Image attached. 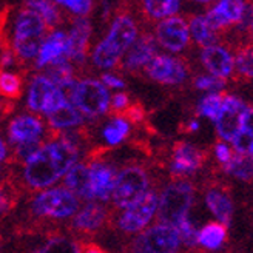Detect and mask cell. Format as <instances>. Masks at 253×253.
Instances as JSON below:
<instances>
[{
  "label": "cell",
  "mask_w": 253,
  "mask_h": 253,
  "mask_svg": "<svg viewBox=\"0 0 253 253\" xmlns=\"http://www.w3.org/2000/svg\"><path fill=\"white\" fill-rule=\"evenodd\" d=\"M236 68L238 74L243 76L246 79H252L253 76V54L252 48L246 46L243 49H239L236 59H233V70Z\"/></svg>",
  "instance_id": "d590c367"
},
{
  "label": "cell",
  "mask_w": 253,
  "mask_h": 253,
  "mask_svg": "<svg viewBox=\"0 0 253 253\" xmlns=\"http://www.w3.org/2000/svg\"><path fill=\"white\" fill-rule=\"evenodd\" d=\"M0 94L9 99H17L22 94V81L17 74L0 71Z\"/></svg>",
  "instance_id": "e575fe53"
},
{
  "label": "cell",
  "mask_w": 253,
  "mask_h": 253,
  "mask_svg": "<svg viewBox=\"0 0 253 253\" xmlns=\"http://www.w3.org/2000/svg\"><path fill=\"white\" fill-rule=\"evenodd\" d=\"M179 246V235L174 227L156 224L134 239L131 253H176Z\"/></svg>",
  "instance_id": "52a82bcc"
},
{
  "label": "cell",
  "mask_w": 253,
  "mask_h": 253,
  "mask_svg": "<svg viewBox=\"0 0 253 253\" xmlns=\"http://www.w3.org/2000/svg\"><path fill=\"white\" fill-rule=\"evenodd\" d=\"M8 134L16 145L39 142L43 134V124L34 116H17L9 122Z\"/></svg>",
  "instance_id": "9a60e30c"
},
{
  "label": "cell",
  "mask_w": 253,
  "mask_h": 253,
  "mask_svg": "<svg viewBox=\"0 0 253 253\" xmlns=\"http://www.w3.org/2000/svg\"><path fill=\"white\" fill-rule=\"evenodd\" d=\"M156 210H158V196L155 192H150L148 190L141 199L124 210L122 216L119 218V227L124 232L128 233L141 232L153 219Z\"/></svg>",
  "instance_id": "9c48e42d"
},
{
  "label": "cell",
  "mask_w": 253,
  "mask_h": 253,
  "mask_svg": "<svg viewBox=\"0 0 253 253\" xmlns=\"http://www.w3.org/2000/svg\"><path fill=\"white\" fill-rule=\"evenodd\" d=\"M156 56V41L151 34H144L136 39L126 49L124 67L126 70H137L145 67Z\"/></svg>",
  "instance_id": "d6986e66"
},
{
  "label": "cell",
  "mask_w": 253,
  "mask_h": 253,
  "mask_svg": "<svg viewBox=\"0 0 253 253\" xmlns=\"http://www.w3.org/2000/svg\"><path fill=\"white\" fill-rule=\"evenodd\" d=\"M67 49H68L67 34L63 31H54L41 45L39 53L36 56V67L43 68L46 65H59V63L68 62Z\"/></svg>",
  "instance_id": "5bb4252c"
},
{
  "label": "cell",
  "mask_w": 253,
  "mask_h": 253,
  "mask_svg": "<svg viewBox=\"0 0 253 253\" xmlns=\"http://www.w3.org/2000/svg\"><path fill=\"white\" fill-rule=\"evenodd\" d=\"M199 128V122L198 121H192L188 124V131H196Z\"/></svg>",
  "instance_id": "bcb514c9"
},
{
  "label": "cell",
  "mask_w": 253,
  "mask_h": 253,
  "mask_svg": "<svg viewBox=\"0 0 253 253\" xmlns=\"http://www.w3.org/2000/svg\"><path fill=\"white\" fill-rule=\"evenodd\" d=\"M156 37L158 42L169 51H182L190 41L188 25L182 17L178 16L164 19L156 27Z\"/></svg>",
  "instance_id": "4fadbf2b"
},
{
  "label": "cell",
  "mask_w": 253,
  "mask_h": 253,
  "mask_svg": "<svg viewBox=\"0 0 253 253\" xmlns=\"http://www.w3.org/2000/svg\"><path fill=\"white\" fill-rule=\"evenodd\" d=\"M252 116V108L241 99L225 94L222 96V108L216 118V130L222 141H230L243 128L244 122Z\"/></svg>",
  "instance_id": "ba28073f"
},
{
  "label": "cell",
  "mask_w": 253,
  "mask_h": 253,
  "mask_svg": "<svg viewBox=\"0 0 253 253\" xmlns=\"http://www.w3.org/2000/svg\"><path fill=\"white\" fill-rule=\"evenodd\" d=\"M65 185L74 196L78 195L86 201L93 199L90 187V169L86 164H74L65 174Z\"/></svg>",
  "instance_id": "44dd1931"
},
{
  "label": "cell",
  "mask_w": 253,
  "mask_h": 253,
  "mask_svg": "<svg viewBox=\"0 0 253 253\" xmlns=\"http://www.w3.org/2000/svg\"><path fill=\"white\" fill-rule=\"evenodd\" d=\"M67 97L63 96V93L46 76H36L30 85L28 107L33 111L48 115L49 111H53Z\"/></svg>",
  "instance_id": "30bf717a"
},
{
  "label": "cell",
  "mask_w": 253,
  "mask_h": 253,
  "mask_svg": "<svg viewBox=\"0 0 253 253\" xmlns=\"http://www.w3.org/2000/svg\"><path fill=\"white\" fill-rule=\"evenodd\" d=\"M48 122L56 130H67L71 126H78L84 122V116L78 111L68 99H65L53 111L48 113Z\"/></svg>",
  "instance_id": "7402d4cb"
},
{
  "label": "cell",
  "mask_w": 253,
  "mask_h": 253,
  "mask_svg": "<svg viewBox=\"0 0 253 253\" xmlns=\"http://www.w3.org/2000/svg\"><path fill=\"white\" fill-rule=\"evenodd\" d=\"M249 6L241 2V0H222L218 5L213 6V11L227 23H241L244 14L247 12Z\"/></svg>",
  "instance_id": "484cf974"
},
{
  "label": "cell",
  "mask_w": 253,
  "mask_h": 253,
  "mask_svg": "<svg viewBox=\"0 0 253 253\" xmlns=\"http://www.w3.org/2000/svg\"><path fill=\"white\" fill-rule=\"evenodd\" d=\"M232 144L238 155L250 156L253 155V128H252V116L244 122L243 128L232 139Z\"/></svg>",
  "instance_id": "f546056e"
},
{
  "label": "cell",
  "mask_w": 253,
  "mask_h": 253,
  "mask_svg": "<svg viewBox=\"0 0 253 253\" xmlns=\"http://www.w3.org/2000/svg\"><path fill=\"white\" fill-rule=\"evenodd\" d=\"M45 30L46 27L41 16L25 6L14 22L12 53H16L23 60L36 57L45 41Z\"/></svg>",
  "instance_id": "7a4b0ae2"
},
{
  "label": "cell",
  "mask_w": 253,
  "mask_h": 253,
  "mask_svg": "<svg viewBox=\"0 0 253 253\" xmlns=\"http://www.w3.org/2000/svg\"><path fill=\"white\" fill-rule=\"evenodd\" d=\"M130 133V124L128 121H126L125 118H115L113 119L104 130V137L105 141L111 145H118L121 144L124 139L128 136Z\"/></svg>",
  "instance_id": "1f68e13d"
},
{
  "label": "cell",
  "mask_w": 253,
  "mask_h": 253,
  "mask_svg": "<svg viewBox=\"0 0 253 253\" xmlns=\"http://www.w3.org/2000/svg\"><path fill=\"white\" fill-rule=\"evenodd\" d=\"M110 105H113V108H115L116 111H125L126 108L130 107V99L128 96H126L125 93H118L113 96V100H110Z\"/></svg>",
  "instance_id": "60d3db41"
},
{
  "label": "cell",
  "mask_w": 253,
  "mask_h": 253,
  "mask_svg": "<svg viewBox=\"0 0 253 253\" xmlns=\"http://www.w3.org/2000/svg\"><path fill=\"white\" fill-rule=\"evenodd\" d=\"M224 170L229 174H233V176H236V178L243 179V181H250L252 179V171H253L252 158L233 153L230 162L227 164V166H224Z\"/></svg>",
  "instance_id": "4dcf8cb0"
},
{
  "label": "cell",
  "mask_w": 253,
  "mask_h": 253,
  "mask_svg": "<svg viewBox=\"0 0 253 253\" xmlns=\"http://www.w3.org/2000/svg\"><path fill=\"white\" fill-rule=\"evenodd\" d=\"M225 85V81L218 79V78H213V76H198L195 79V86L199 88V90H204V91H211V93H218L221 91Z\"/></svg>",
  "instance_id": "74e56055"
},
{
  "label": "cell",
  "mask_w": 253,
  "mask_h": 253,
  "mask_svg": "<svg viewBox=\"0 0 253 253\" xmlns=\"http://www.w3.org/2000/svg\"><path fill=\"white\" fill-rule=\"evenodd\" d=\"M102 84L105 88L108 86V88H125V84H124V81L122 79H119L118 76H115V74H104L102 76Z\"/></svg>",
  "instance_id": "b9f144b4"
},
{
  "label": "cell",
  "mask_w": 253,
  "mask_h": 253,
  "mask_svg": "<svg viewBox=\"0 0 253 253\" xmlns=\"http://www.w3.org/2000/svg\"><path fill=\"white\" fill-rule=\"evenodd\" d=\"M188 33L204 48L213 46L216 43V33L210 28V25L207 23L204 16H196L192 19V22L188 25Z\"/></svg>",
  "instance_id": "4316f807"
},
{
  "label": "cell",
  "mask_w": 253,
  "mask_h": 253,
  "mask_svg": "<svg viewBox=\"0 0 253 253\" xmlns=\"http://www.w3.org/2000/svg\"><path fill=\"white\" fill-rule=\"evenodd\" d=\"M57 5L70 9L76 16H88L93 8V2H88V0H59Z\"/></svg>",
  "instance_id": "f35d334b"
},
{
  "label": "cell",
  "mask_w": 253,
  "mask_h": 253,
  "mask_svg": "<svg viewBox=\"0 0 253 253\" xmlns=\"http://www.w3.org/2000/svg\"><path fill=\"white\" fill-rule=\"evenodd\" d=\"M105 218H107L105 209L100 204H96V202H90V204H86L84 209H81L76 213L73 224L78 230L94 232L104 225Z\"/></svg>",
  "instance_id": "603a6c76"
},
{
  "label": "cell",
  "mask_w": 253,
  "mask_h": 253,
  "mask_svg": "<svg viewBox=\"0 0 253 253\" xmlns=\"http://www.w3.org/2000/svg\"><path fill=\"white\" fill-rule=\"evenodd\" d=\"M14 63V53L9 51V49H5L0 56V65L2 67H11Z\"/></svg>",
  "instance_id": "ee69618b"
},
{
  "label": "cell",
  "mask_w": 253,
  "mask_h": 253,
  "mask_svg": "<svg viewBox=\"0 0 253 253\" xmlns=\"http://www.w3.org/2000/svg\"><path fill=\"white\" fill-rule=\"evenodd\" d=\"M79 209V201L70 190L56 187L39 193L33 201V211L37 216L63 219L70 218Z\"/></svg>",
  "instance_id": "5b68a950"
},
{
  "label": "cell",
  "mask_w": 253,
  "mask_h": 253,
  "mask_svg": "<svg viewBox=\"0 0 253 253\" xmlns=\"http://www.w3.org/2000/svg\"><path fill=\"white\" fill-rule=\"evenodd\" d=\"M202 65H204L210 76L218 79H227L233 73V57L227 51L225 48L213 45L209 48H204L201 54Z\"/></svg>",
  "instance_id": "e0dca14e"
},
{
  "label": "cell",
  "mask_w": 253,
  "mask_h": 253,
  "mask_svg": "<svg viewBox=\"0 0 253 253\" xmlns=\"http://www.w3.org/2000/svg\"><path fill=\"white\" fill-rule=\"evenodd\" d=\"M25 5H27V8L33 9L34 12H37V14L41 16V19L45 23V27H54V25H57L60 20L59 9L54 3L45 2V0H30V2H27Z\"/></svg>",
  "instance_id": "f1b7e54d"
},
{
  "label": "cell",
  "mask_w": 253,
  "mask_h": 253,
  "mask_svg": "<svg viewBox=\"0 0 253 253\" xmlns=\"http://www.w3.org/2000/svg\"><path fill=\"white\" fill-rule=\"evenodd\" d=\"M145 73L150 79L166 85H178L182 84L187 78L185 65L179 60L170 56H155L147 65Z\"/></svg>",
  "instance_id": "7c38bea8"
},
{
  "label": "cell",
  "mask_w": 253,
  "mask_h": 253,
  "mask_svg": "<svg viewBox=\"0 0 253 253\" xmlns=\"http://www.w3.org/2000/svg\"><path fill=\"white\" fill-rule=\"evenodd\" d=\"M179 5L176 0H147L144 2V9L150 17L164 20V17H173L178 12Z\"/></svg>",
  "instance_id": "83f0119b"
},
{
  "label": "cell",
  "mask_w": 253,
  "mask_h": 253,
  "mask_svg": "<svg viewBox=\"0 0 253 253\" xmlns=\"http://www.w3.org/2000/svg\"><path fill=\"white\" fill-rule=\"evenodd\" d=\"M90 34H91V23L85 17H78L73 23V28L68 37V49H67V57L84 62L86 57L88 45H90Z\"/></svg>",
  "instance_id": "ac0fdd59"
},
{
  "label": "cell",
  "mask_w": 253,
  "mask_h": 253,
  "mask_svg": "<svg viewBox=\"0 0 253 253\" xmlns=\"http://www.w3.org/2000/svg\"><path fill=\"white\" fill-rule=\"evenodd\" d=\"M78 158L79 148L70 136L48 142L41 145L28 161H25L23 178L33 188L49 187L78 164Z\"/></svg>",
  "instance_id": "6da1fadb"
},
{
  "label": "cell",
  "mask_w": 253,
  "mask_h": 253,
  "mask_svg": "<svg viewBox=\"0 0 253 253\" xmlns=\"http://www.w3.org/2000/svg\"><path fill=\"white\" fill-rule=\"evenodd\" d=\"M225 236V225H222L221 222H210L202 227L201 232H198V244L209 250H216L224 244Z\"/></svg>",
  "instance_id": "d4e9b609"
},
{
  "label": "cell",
  "mask_w": 253,
  "mask_h": 253,
  "mask_svg": "<svg viewBox=\"0 0 253 253\" xmlns=\"http://www.w3.org/2000/svg\"><path fill=\"white\" fill-rule=\"evenodd\" d=\"M193 204V187L185 181L171 182L164 188L158 199L159 224L176 227L181 221L188 218L187 214Z\"/></svg>",
  "instance_id": "3957f363"
},
{
  "label": "cell",
  "mask_w": 253,
  "mask_h": 253,
  "mask_svg": "<svg viewBox=\"0 0 253 253\" xmlns=\"http://www.w3.org/2000/svg\"><path fill=\"white\" fill-rule=\"evenodd\" d=\"M222 108V94L219 93H210L207 96H204L199 100L198 105V113L199 116H204L207 119L216 121V118L219 116Z\"/></svg>",
  "instance_id": "d6a6232c"
},
{
  "label": "cell",
  "mask_w": 253,
  "mask_h": 253,
  "mask_svg": "<svg viewBox=\"0 0 253 253\" xmlns=\"http://www.w3.org/2000/svg\"><path fill=\"white\" fill-rule=\"evenodd\" d=\"M85 253H104L102 250H100L99 247H94V246H90L85 249Z\"/></svg>",
  "instance_id": "7dc6e473"
},
{
  "label": "cell",
  "mask_w": 253,
  "mask_h": 253,
  "mask_svg": "<svg viewBox=\"0 0 253 253\" xmlns=\"http://www.w3.org/2000/svg\"><path fill=\"white\" fill-rule=\"evenodd\" d=\"M9 207H11V199L5 190L0 187V213H5Z\"/></svg>",
  "instance_id": "7bdbcfd3"
},
{
  "label": "cell",
  "mask_w": 253,
  "mask_h": 253,
  "mask_svg": "<svg viewBox=\"0 0 253 253\" xmlns=\"http://www.w3.org/2000/svg\"><path fill=\"white\" fill-rule=\"evenodd\" d=\"M90 169V187L93 199L108 201L115 188L118 171L105 162H94Z\"/></svg>",
  "instance_id": "2e32d148"
},
{
  "label": "cell",
  "mask_w": 253,
  "mask_h": 253,
  "mask_svg": "<svg viewBox=\"0 0 253 253\" xmlns=\"http://www.w3.org/2000/svg\"><path fill=\"white\" fill-rule=\"evenodd\" d=\"M137 28L136 23L128 14H119L113 20L111 28L107 34V37L102 41V43L121 59V56L131 46V43L136 41Z\"/></svg>",
  "instance_id": "8fae6325"
},
{
  "label": "cell",
  "mask_w": 253,
  "mask_h": 253,
  "mask_svg": "<svg viewBox=\"0 0 253 253\" xmlns=\"http://www.w3.org/2000/svg\"><path fill=\"white\" fill-rule=\"evenodd\" d=\"M148 192V174L144 169L131 166L121 170L116 176L111 198L116 207L126 209Z\"/></svg>",
  "instance_id": "8992f818"
},
{
  "label": "cell",
  "mask_w": 253,
  "mask_h": 253,
  "mask_svg": "<svg viewBox=\"0 0 253 253\" xmlns=\"http://www.w3.org/2000/svg\"><path fill=\"white\" fill-rule=\"evenodd\" d=\"M70 102L78 111L88 118H99L110 107L108 90L96 79H84L76 82Z\"/></svg>",
  "instance_id": "277c9868"
},
{
  "label": "cell",
  "mask_w": 253,
  "mask_h": 253,
  "mask_svg": "<svg viewBox=\"0 0 253 253\" xmlns=\"http://www.w3.org/2000/svg\"><path fill=\"white\" fill-rule=\"evenodd\" d=\"M202 166V153L193 145L179 142L174 145L170 170L173 174L195 173Z\"/></svg>",
  "instance_id": "ffe728a7"
},
{
  "label": "cell",
  "mask_w": 253,
  "mask_h": 253,
  "mask_svg": "<svg viewBox=\"0 0 253 253\" xmlns=\"http://www.w3.org/2000/svg\"><path fill=\"white\" fill-rule=\"evenodd\" d=\"M209 210L216 216L222 225H229L233 216V206L230 198L218 188H210L206 195Z\"/></svg>",
  "instance_id": "cb8c5ba5"
},
{
  "label": "cell",
  "mask_w": 253,
  "mask_h": 253,
  "mask_svg": "<svg viewBox=\"0 0 253 253\" xmlns=\"http://www.w3.org/2000/svg\"><path fill=\"white\" fill-rule=\"evenodd\" d=\"M6 158V145L3 144V141L0 139V162Z\"/></svg>",
  "instance_id": "f6af8a7d"
},
{
  "label": "cell",
  "mask_w": 253,
  "mask_h": 253,
  "mask_svg": "<svg viewBox=\"0 0 253 253\" xmlns=\"http://www.w3.org/2000/svg\"><path fill=\"white\" fill-rule=\"evenodd\" d=\"M214 155H216L218 161L222 164V167H224L230 162V159L233 156V151L225 142H218L216 145H214Z\"/></svg>",
  "instance_id": "ab89813d"
},
{
  "label": "cell",
  "mask_w": 253,
  "mask_h": 253,
  "mask_svg": "<svg viewBox=\"0 0 253 253\" xmlns=\"http://www.w3.org/2000/svg\"><path fill=\"white\" fill-rule=\"evenodd\" d=\"M174 229L179 235V241L181 243H184L188 247H196L198 246V229L188 218L181 221L178 225L174 227Z\"/></svg>",
  "instance_id": "8d00e7d4"
},
{
  "label": "cell",
  "mask_w": 253,
  "mask_h": 253,
  "mask_svg": "<svg viewBox=\"0 0 253 253\" xmlns=\"http://www.w3.org/2000/svg\"><path fill=\"white\" fill-rule=\"evenodd\" d=\"M34 253H81L79 247L71 239L63 238V236H56L48 239V241L37 249Z\"/></svg>",
  "instance_id": "836d02e7"
}]
</instances>
